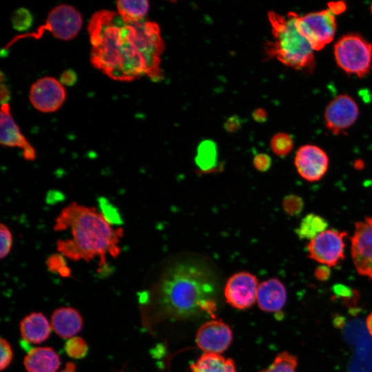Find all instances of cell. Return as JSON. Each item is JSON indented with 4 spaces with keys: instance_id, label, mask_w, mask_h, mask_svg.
<instances>
[{
    "instance_id": "6",
    "label": "cell",
    "mask_w": 372,
    "mask_h": 372,
    "mask_svg": "<svg viewBox=\"0 0 372 372\" xmlns=\"http://www.w3.org/2000/svg\"><path fill=\"white\" fill-rule=\"evenodd\" d=\"M333 52L338 65L347 73L363 77L369 72L372 44L360 35H344L335 44Z\"/></svg>"
},
{
    "instance_id": "8",
    "label": "cell",
    "mask_w": 372,
    "mask_h": 372,
    "mask_svg": "<svg viewBox=\"0 0 372 372\" xmlns=\"http://www.w3.org/2000/svg\"><path fill=\"white\" fill-rule=\"evenodd\" d=\"M347 234L333 229H326L309 240L307 250L310 258L323 265L335 266L344 258V238Z\"/></svg>"
},
{
    "instance_id": "9",
    "label": "cell",
    "mask_w": 372,
    "mask_h": 372,
    "mask_svg": "<svg viewBox=\"0 0 372 372\" xmlns=\"http://www.w3.org/2000/svg\"><path fill=\"white\" fill-rule=\"evenodd\" d=\"M258 285L257 278L251 273L240 271L233 274L224 287L226 302L240 310L251 307L256 302Z\"/></svg>"
},
{
    "instance_id": "14",
    "label": "cell",
    "mask_w": 372,
    "mask_h": 372,
    "mask_svg": "<svg viewBox=\"0 0 372 372\" xmlns=\"http://www.w3.org/2000/svg\"><path fill=\"white\" fill-rule=\"evenodd\" d=\"M294 163L300 176L309 182L320 180L329 167V158L320 147L313 145L301 146L296 153Z\"/></svg>"
},
{
    "instance_id": "29",
    "label": "cell",
    "mask_w": 372,
    "mask_h": 372,
    "mask_svg": "<svg viewBox=\"0 0 372 372\" xmlns=\"http://www.w3.org/2000/svg\"><path fill=\"white\" fill-rule=\"evenodd\" d=\"M33 17L30 12L24 8H19L11 16L12 27L18 31H25L32 23Z\"/></svg>"
},
{
    "instance_id": "22",
    "label": "cell",
    "mask_w": 372,
    "mask_h": 372,
    "mask_svg": "<svg viewBox=\"0 0 372 372\" xmlns=\"http://www.w3.org/2000/svg\"><path fill=\"white\" fill-rule=\"evenodd\" d=\"M117 12L127 21L144 19L149 9L145 0H119L116 2Z\"/></svg>"
},
{
    "instance_id": "11",
    "label": "cell",
    "mask_w": 372,
    "mask_h": 372,
    "mask_svg": "<svg viewBox=\"0 0 372 372\" xmlns=\"http://www.w3.org/2000/svg\"><path fill=\"white\" fill-rule=\"evenodd\" d=\"M66 98L63 85L51 76H44L32 83L29 99L32 106L37 110L48 113L58 110Z\"/></svg>"
},
{
    "instance_id": "16",
    "label": "cell",
    "mask_w": 372,
    "mask_h": 372,
    "mask_svg": "<svg viewBox=\"0 0 372 372\" xmlns=\"http://www.w3.org/2000/svg\"><path fill=\"white\" fill-rule=\"evenodd\" d=\"M287 301V291L277 278L262 281L258 285L256 302L263 311L276 313L281 311Z\"/></svg>"
},
{
    "instance_id": "19",
    "label": "cell",
    "mask_w": 372,
    "mask_h": 372,
    "mask_svg": "<svg viewBox=\"0 0 372 372\" xmlns=\"http://www.w3.org/2000/svg\"><path fill=\"white\" fill-rule=\"evenodd\" d=\"M28 372H56L61 361L59 355L51 347L32 348L23 360Z\"/></svg>"
},
{
    "instance_id": "32",
    "label": "cell",
    "mask_w": 372,
    "mask_h": 372,
    "mask_svg": "<svg viewBox=\"0 0 372 372\" xmlns=\"http://www.w3.org/2000/svg\"><path fill=\"white\" fill-rule=\"evenodd\" d=\"M0 369L1 371H3L11 364L13 359V351L10 344L3 338H1L0 340Z\"/></svg>"
},
{
    "instance_id": "20",
    "label": "cell",
    "mask_w": 372,
    "mask_h": 372,
    "mask_svg": "<svg viewBox=\"0 0 372 372\" xmlns=\"http://www.w3.org/2000/svg\"><path fill=\"white\" fill-rule=\"evenodd\" d=\"M191 372H236L234 360L221 354L203 353L190 366Z\"/></svg>"
},
{
    "instance_id": "23",
    "label": "cell",
    "mask_w": 372,
    "mask_h": 372,
    "mask_svg": "<svg viewBox=\"0 0 372 372\" xmlns=\"http://www.w3.org/2000/svg\"><path fill=\"white\" fill-rule=\"evenodd\" d=\"M217 149L214 142L205 140L201 142L197 149L196 162L203 169H210L216 161Z\"/></svg>"
},
{
    "instance_id": "10",
    "label": "cell",
    "mask_w": 372,
    "mask_h": 372,
    "mask_svg": "<svg viewBox=\"0 0 372 372\" xmlns=\"http://www.w3.org/2000/svg\"><path fill=\"white\" fill-rule=\"evenodd\" d=\"M351 257L358 273L372 279V216L355 224Z\"/></svg>"
},
{
    "instance_id": "38",
    "label": "cell",
    "mask_w": 372,
    "mask_h": 372,
    "mask_svg": "<svg viewBox=\"0 0 372 372\" xmlns=\"http://www.w3.org/2000/svg\"><path fill=\"white\" fill-rule=\"evenodd\" d=\"M252 117L256 122H265L267 118V112L263 108H257L254 110L252 113Z\"/></svg>"
},
{
    "instance_id": "43",
    "label": "cell",
    "mask_w": 372,
    "mask_h": 372,
    "mask_svg": "<svg viewBox=\"0 0 372 372\" xmlns=\"http://www.w3.org/2000/svg\"><path fill=\"white\" fill-rule=\"evenodd\" d=\"M371 12H372V6H371Z\"/></svg>"
},
{
    "instance_id": "24",
    "label": "cell",
    "mask_w": 372,
    "mask_h": 372,
    "mask_svg": "<svg viewBox=\"0 0 372 372\" xmlns=\"http://www.w3.org/2000/svg\"><path fill=\"white\" fill-rule=\"evenodd\" d=\"M298 358L287 351L279 353L271 364L258 372H296Z\"/></svg>"
},
{
    "instance_id": "41",
    "label": "cell",
    "mask_w": 372,
    "mask_h": 372,
    "mask_svg": "<svg viewBox=\"0 0 372 372\" xmlns=\"http://www.w3.org/2000/svg\"><path fill=\"white\" fill-rule=\"evenodd\" d=\"M366 324L370 335L372 336V312L368 316Z\"/></svg>"
},
{
    "instance_id": "30",
    "label": "cell",
    "mask_w": 372,
    "mask_h": 372,
    "mask_svg": "<svg viewBox=\"0 0 372 372\" xmlns=\"http://www.w3.org/2000/svg\"><path fill=\"white\" fill-rule=\"evenodd\" d=\"M282 207L288 215L296 216L302 212L304 208V202L301 197L289 194L284 198Z\"/></svg>"
},
{
    "instance_id": "15",
    "label": "cell",
    "mask_w": 372,
    "mask_h": 372,
    "mask_svg": "<svg viewBox=\"0 0 372 372\" xmlns=\"http://www.w3.org/2000/svg\"><path fill=\"white\" fill-rule=\"evenodd\" d=\"M0 143L3 147H19L27 161L36 158V151L15 123L8 103L1 104L0 112Z\"/></svg>"
},
{
    "instance_id": "21",
    "label": "cell",
    "mask_w": 372,
    "mask_h": 372,
    "mask_svg": "<svg viewBox=\"0 0 372 372\" xmlns=\"http://www.w3.org/2000/svg\"><path fill=\"white\" fill-rule=\"evenodd\" d=\"M327 227L328 222L323 217L311 213L302 219L296 233L299 238L311 240L325 231Z\"/></svg>"
},
{
    "instance_id": "7",
    "label": "cell",
    "mask_w": 372,
    "mask_h": 372,
    "mask_svg": "<svg viewBox=\"0 0 372 372\" xmlns=\"http://www.w3.org/2000/svg\"><path fill=\"white\" fill-rule=\"evenodd\" d=\"M296 25L313 50H320L334 38L336 30L335 14L328 8L298 16Z\"/></svg>"
},
{
    "instance_id": "39",
    "label": "cell",
    "mask_w": 372,
    "mask_h": 372,
    "mask_svg": "<svg viewBox=\"0 0 372 372\" xmlns=\"http://www.w3.org/2000/svg\"><path fill=\"white\" fill-rule=\"evenodd\" d=\"M330 5L329 9H331L334 14H339L345 9V5L342 2L331 3Z\"/></svg>"
},
{
    "instance_id": "31",
    "label": "cell",
    "mask_w": 372,
    "mask_h": 372,
    "mask_svg": "<svg viewBox=\"0 0 372 372\" xmlns=\"http://www.w3.org/2000/svg\"><path fill=\"white\" fill-rule=\"evenodd\" d=\"M0 258L3 259L10 254L12 246V235L7 225H0Z\"/></svg>"
},
{
    "instance_id": "37",
    "label": "cell",
    "mask_w": 372,
    "mask_h": 372,
    "mask_svg": "<svg viewBox=\"0 0 372 372\" xmlns=\"http://www.w3.org/2000/svg\"><path fill=\"white\" fill-rule=\"evenodd\" d=\"M315 276L317 279L319 280H327L330 275H331V271L329 269V267L327 265H320L318 266L315 269Z\"/></svg>"
},
{
    "instance_id": "26",
    "label": "cell",
    "mask_w": 372,
    "mask_h": 372,
    "mask_svg": "<svg viewBox=\"0 0 372 372\" xmlns=\"http://www.w3.org/2000/svg\"><path fill=\"white\" fill-rule=\"evenodd\" d=\"M66 354L74 359L84 358L88 353L89 347L85 340L79 336L69 338L64 346Z\"/></svg>"
},
{
    "instance_id": "1",
    "label": "cell",
    "mask_w": 372,
    "mask_h": 372,
    "mask_svg": "<svg viewBox=\"0 0 372 372\" xmlns=\"http://www.w3.org/2000/svg\"><path fill=\"white\" fill-rule=\"evenodd\" d=\"M87 32L93 67L115 81L163 78L164 42L158 25L144 19L124 20L117 11L103 9L90 17Z\"/></svg>"
},
{
    "instance_id": "33",
    "label": "cell",
    "mask_w": 372,
    "mask_h": 372,
    "mask_svg": "<svg viewBox=\"0 0 372 372\" xmlns=\"http://www.w3.org/2000/svg\"><path fill=\"white\" fill-rule=\"evenodd\" d=\"M253 163L254 167L260 172L267 171L271 165V157L264 153H260L254 157Z\"/></svg>"
},
{
    "instance_id": "34",
    "label": "cell",
    "mask_w": 372,
    "mask_h": 372,
    "mask_svg": "<svg viewBox=\"0 0 372 372\" xmlns=\"http://www.w3.org/2000/svg\"><path fill=\"white\" fill-rule=\"evenodd\" d=\"M242 126V121L238 116H229L224 123V127L228 132H234Z\"/></svg>"
},
{
    "instance_id": "18",
    "label": "cell",
    "mask_w": 372,
    "mask_h": 372,
    "mask_svg": "<svg viewBox=\"0 0 372 372\" xmlns=\"http://www.w3.org/2000/svg\"><path fill=\"white\" fill-rule=\"evenodd\" d=\"M19 329L23 340L33 344L45 341L50 335V325L41 312H32L20 322Z\"/></svg>"
},
{
    "instance_id": "3",
    "label": "cell",
    "mask_w": 372,
    "mask_h": 372,
    "mask_svg": "<svg viewBox=\"0 0 372 372\" xmlns=\"http://www.w3.org/2000/svg\"><path fill=\"white\" fill-rule=\"evenodd\" d=\"M216 282L209 272L193 263L172 266L163 276L158 296L163 311L174 318L203 314L215 318L217 311Z\"/></svg>"
},
{
    "instance_id": "40",
    "label": "cell",
    "mask_w": 372,
    "mask_h": 372,
    "mask_svg": "<svg viewBox=\"0 0 372 372\" xmlns=\"http://www.w3.org/2000/svg\"><path fill=\"white\" fill-rule=\"evenodd\" d=\"M61 372H76V366L73 362H69Z\"/></svg>"
},
{
    "instance_id": "36",
    "label": "cell",
    "mask_w": 372,
    "mask_h": 372,
    "mask_svg": "<svg viewBox=\"0 0 372 372\" xmlns=\"http://www.w3.org/2000/svg\"><path fill=\"white\" fill-rule=\"evenodd\" d=\"M65 195L58 190L51 189L46 195L45 201L48 205H54L65 199Z\"/></svg>"
},
{
    "instance_id": "5",
    "label": "cell",
    "mask_w": 372,
    "mask_h": 372,
    "mask_svg": "<svg viewBox=\"0 0 372 372\" xmlns=\"http://www.w3.org/2000/svg\"><path fill=\"white\" fill-rule=\"evenodd\" d=\"M82 23V15L74 7L68 4H59L48 12L45 24L38 27L34 32L14 37L3 50H7L21 39H39L46 30L59 39L71 40L78 34Z\"/></svg>"
},
{
    "instance_id": "12",
    "label": "cell",
    "mask_w": 372,
    "mask_h": 372,
    "mask_svg": "<svg viewBox=\"0 0 372 372\" xmlns=\"http://www.w3.org/2000/svg\"><path fill=\"white\" fill-rule=\"evenodd\" d=\"M195 339L198 347L204 353L221 354L231 344L233 332L223 320L213 318L198 328Z\"/></svg>"
},
{
    "instance_id": "4",
    "label": "cell",
    "mask_w": 372,
    "mask_h": 372,
    "mask_svg": "<svg viewBox=\"0 0 372 372\" xmlns=\"http://www.w3.org/2000/svg\"><path fill=\"white\" fill-rule=\"evenodd\" d=\"M294 12L285 16L273 11L268 12L273 40L265 46L267 55L276 58L286 66L297 70L312 72L315 65L313 50L309 43L298 31Z\"/></svg>"
},
{
    "instance_id": "28",
    "label": "cell",
    "mask_w": 372,
    "mask_h": 372,
    "mask_svg": "<svg viewBox=\"0 0 372 372\" xmlns=\"http://www.w3.org/2000/svg\"><path fill=\"white\" fill-rule=\"evenodd\" d=\"M63 256L61 254L51 255L46 260V266L50 272L67 278L71 276V270L68 267Z\"/></svg>"
},
{
    "instance_id": "27",
    "label": "cell",
    "mask_w": 372,
    "mask_h": 372,
    "mask_svg": "<svg viewBox=\"0 0 372 372\" xmlns=\"http://www.w3.org/2000/svg\"><path fill=\"white\" fill-rule=\"evenodd\" d=\"M99 207L101 214L111 225H121L123 223V218L118 209L113 205L106 198H98Z\"/></svg>"
},
{
    "instance_id": "42",
    "label": "cell",
    "mask_w": 372,
    "mask_h": 372,
    "mask_svg": "<svg viewBox=\"0 0 372 372\" xmlns=\"http://www.w3.org/2000/svg\"><path fill=\"white\" fill-rule=\"evenodd\" d=\"M361 160H358V161H356L354 163V166L357 168V169H361L363 167V165H364V163L360 164V163H361Z\"/></svg>"
},
{
    "instance_id": "35",
    "label": "cell",
    "mask_w": 372,
    "mask_h": 372,
    "mask_svg": "<svg viewBox=\"0 0 372 372\" xmlns=\"http://www.w3.org/2000/svg\"><path fill=\"white\" fill-rule=\"evenodd\" d=\"M77 81V75L74 71L68 69L64 71L60 77V82L63 85H73Z\"/></svg>"
},
{
    "instance_id": "13",
    "label": "cell",
    "mask_w": 372,
    "mask_h": 372,
    "mask_svg": "<svg viewBox=\"0 0 372 372\" xmlns=\"http://www.w3.org/2000/svg\"><path fill=\"white\" fill-rule=\"evenodd\" d=\"M358 115L359 109L355 101L347 94H340L326 107L325 125L329 131L337 135L353 125Z\"/></svg>"
},
{
    "instance_id": "25",
    "label": "cell",
    "mask_w": 372,
    "mask_h": 372,
    "mask_svg": "<svg viewBox=\"0 0 372 372\" xmlns=\"http://www.w3.org/2000/svg\"><path fill=\"white\" fill-rule=\"evenodd\" d=\"M270 145L274 154L278 156L283 157L291 152L293 147V141L289 134L279 132L273 136L271 139Z\"/></svg>"
},
{
    "instance_id": "2",
    "label": "cell",
    "mask_w": 372,
    "mask_h": 372,
    "mask_svg": "<svg viewBox=\"0 0 372 372\" xmlns=\"http://www.w3.org/2000/svg\"><path fill=\"white\" fill-rule=\"evenodd\" d=\"M56 231L68 230L71 238L56 242L58 251L73 260L90 262L99 257V269L108 266L107 255L116 258L123 236L121 227L114 229L95 208L73 202L62 209L55 219Z\"/></svg>"
},
{
    "instance_id": "17",
    "label": "cell",
    "mask_w": 372,
    "mask_h": 372,
    "mask_svg": "<svg viewBox=\"0 0 372 372\" xmlns=\"http://www.w3.org/2000/svg\"><path fill=\"white\" fill-rule=\"evenodd\" d=\"M83 320L78 310L72 307L55 309L51 316L53 331L63 338H72L82 329Z\"/></svg>"
}]
</instances>
